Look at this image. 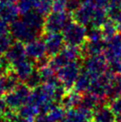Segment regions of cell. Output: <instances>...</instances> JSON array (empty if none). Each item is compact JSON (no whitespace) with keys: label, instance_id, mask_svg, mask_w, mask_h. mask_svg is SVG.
Listing matches in <instances>:
<instances>
[{"label":"cell","instance_id":"7a4b0ae2","mask_svg":"<svg viewBox=\"0 0 121 122\" xmlns=\"http://www.w3.org/2000/svg\"><path fill=\"white\" fill-rule=\"evenodd\" d=\"M63 38L65 43L70 46H82L86 42V34L83 25L78 22H70L63 29Z\"/></svg>","mask_w":121,"mask_h":122},{"label":"cell","instance_id":"f546056e","mask_svg":"<svg viewBox=\"0 0 121 122\" xmlns=\"http://www.w3.org/2000/svg\"><path fill=\"white\" fill-rule=\"evenodd\" d=\"M3 122H16V120H7V119H4Z\"/></svg>","mask_w":121,"mask_h":122},{"label":"cell","instance_id":"6da1fadb","mask_svg":"<svg viewBox=\"0 0 121 122\" xmlns=\"http://www.w3.org/2000/svg\"><path fill=\"white\" fill-rule=\"evenodd\" d=\"M31 89L25 83L19 84L12 91L5 95V100L8 109L17 112L29 101Z\"/></svg>","mask_w":121,"mask_h":122},{"label":"cell","instance_id":"9a60e30c","mask_svg":"<svg viewBox=\"0 0 121 122\" xmlns=\"http://www.w3.org/2000/svg\"><path fill=\"white\" fill-rule=\"evenodd\" d=\"M115 115L109 106L101 105L94 112V122H115Z\"/></svg>","mask_w":121,"mask_h":122},{"label":"cell","instance_id":"d4e9b609","mask_svg":"<svg viewBox=\"0 0 121 122\" xmlns=\"http://www.w3.org/2000/svg\"><path fill=\"white\" fill-rule=\"evenodd\" d=\"M69 0H53V6L54 11H62L65 6H67Z\"/></svg>","mask_w":121,"mask_h":122},{"label":"cell","instance_id":"30bf717a","mask_svg":"<svg viewBox=\"0 0 121 122\" xmlns=\"http://www.w3.org/2000/svg\"><path fill=\"white\" fill-rule=\"evenodd\" d=\"M104 57L107 61H117L121 59V36H116L107 41L104 46Z\"/></svg>","mask_w":121,"mask_h":122},{"label":"cell","instance_id":"603a6c76","mask_svg":"<svg viewBox=\"0 0 121 122\" xmlns=\"http://www.w3.org/2000/svg\"><path fill=\"white\" fill-rule=\"evenodd\" d=\"M109 107L117 117L121 116V97L111 99L109 103Z\"/></svg>","mask_w":121,"mask_h":122},{"label":"cell","instance_id":"7c38bea8","mask_svg":"<svg viewBox=\"0 0 121 122\" xmlns=\"http://www.w3.org/2000/svg\"><path fill=\"white\" fill-rule=\"evenodd\" d=\"M13 66H14L13 68L14 73L16 75L20 81L24 82V83L35 71V66L33 65V63L26 59L19 61L18 63Z\"/></svg>","mask_w":121,"mask_h":122},{"label":"cell","instance_id":"9c48e42d","mask_svg":"<svg viewBox=\"0 0 121 122\" xmlns=\"http://www.w3.org/2000/svg\"><path fill=\"white\" fill-rule=\"evenodd\" d=\"M44 42L46 48L47 55L54 56L63 49V45L65 43L63 36L59 32L47 33L45 36Z\"/></svg>","mask_w":121,"mask_h":122},{"label":"cell","instance_id":"f1b7e54d","mask_svg":"<svg viewBox=\"0 0 121 122\" xmlns=\"http://www.w3.org/2000/svg\"><path fill=\"white\" fill-rule=\"evenodd\" d=\"M4 119H5V117H4V113H3V112H0V122H3Z\"/></svg>","mask_w":121,"mask_h":122},{"label":"cell","instance_id":"e0dca14e","mask_svg":"<svg viewBox=\"0 0 121 122\" xmlns=\"http://www.w3.org/2000/svg\"><path fill=\"white\" fill-rule=\"evenodd\" d=\"M121 97V73L113 75L107 92V98L115 99Z\"/></svg>","mask_w":121,"mask_h":122},{"label":"cell","instance_id":"d6986e66","mask_svg":"<svg viewBox=\"0 0 121 122\" xmlns=\"http://www.w3.org/2000/svg\"><path fill=\"white\" fill-rule=\"evenodd\" d=\"M26 50L22 46H15L14 47H13L10 50V52L8 53L7 55V60L10 62L11 64H16L19 61H22L25 59L26 56Z\"/></svg>","mask_w":121,"mask_h":122},{"label":"cell","instance_id":"44dd1931","mask_svg":"<svg viewBox=\"0 0 121 122\" xmlns=\"http://www.w3.org/2000/svg\"><path fill=\"white\" fill-rule=\"evenodd\" d=\"M34 7L40 14H48L53 6V0H33Z\"/></svg>","mask_w":121,"mask_h":122},{"label":"cell","instance_id":"8fae6325","mask_svg":"<svg viewBox=\"0 0 121 122\" xmlns=\"http://www.w3.org/2000/svg\"><path fill=\"white\" fill-rule=\"evenodd\" d=\"M25 50L28 56L36 61L47 56L46 48H45L44 41L37 40V39L30 41L25 47Z\"/></svg>","mask_w":121,"mask_h":122},{"label":"cell","instance_id":"cb8c5ba5","mask_svg":"<svg viewBox=\"0 0 121 122\" xmlns=\"http://www.w3.org/2000/svg\"><path fill=\"white\" fill-rule=\"evenodd\" d=\"M110 71L115 74L121 73V59L110 62Z\"/></svg>","mask_w":121,"mask_h":122},{"label":"cell","instance_id":"ac0fdd59","mask_svg":"<svg viewBox=\"0 0 121 122\" xmlns=\"http://www.w3.org/2000/svg\"><path fill=\"white\" fill-rule=\"evenodd\" d=\"M103 102H104V100L99 98L95 95L88 92V94L83 95V99H82V102H81L80 106L86 109H88L92 112H94L96 109L101 106Z\"/></svg>","mask_w":121,"mask_h":122},{"label":"cell","instance_id":"83f0119b","mask_svg":"<svg viewBox=\"0 0 121 122\" xmlns=\"http://www.w3.org/2000/svg\"><path fill=\"white\" fill-rule=\"evenodd\" d=\"M7 71H8V68H7L6 66L4 64V63L0 62V76L8 73Z\"/></svg>","mask_w":121,"mask_h":122},{"label":"cell","instance_id":"7402d4cb","mask_svg":"<svg viewBox=\"0 0 121 122\" xmlns=\"http://www.w3.org/2000/svg\"><path fill=\"white\" fill-rule=\"evenodd\" d=\"M43 82L40 78V75L38 73V71H34L32 75L30 76V78H28L25 84L30 88V89H34V88L37 87L38 86H40Z\"/></svg>","mask_w":121,"mask_h":122},{"label":"cell","instance_id":"ba28073f","mask_svg":"<svg viewBox=\"0 0 121 122\" xmlns=\"http://www.w3.org/2000/svg\"><path fill=\"white\" fill-rule=\"evenodd\" d=\"M94 112L82 106L68 109L60 122H91L93 120Z\"/></svg>","mask_w":121,"mask_h":122},{"label":"cell","instance_id":"5b68a950","mask_svg":"<svg viewBox=\"0 0 121 122\" xmlns=\"http://www.w3.org/2000/svg\"><path fill=\"white\" fill-rule=\"evenodd\" d=\"M108 65L105 57L99 55L88 56L84 61V71L90 75L92 78H95L107 71Z\"/></svg>","mask_w":121,"mask_h":122},{"label":"cell","instance_id":"1f68e13d","mask_svg":"<svg viewBox=\"0 0 121 122\" xmlns=\"http://www.w3.org/2000/svg\"><path fill=\"white\" fill-rule=\"evenodd\" d=\"M117 120H118L119 122H121V116H118V118H117Z\"/></svg>","mask_w":121,"mask_h":122},{"label":"cell","instance_id":"ffe728a7","mask_svg":"<svg viewBox=\"0 0 121 122\" xmlns=\"http://www.w3.org/2000/svg\"><path fill=\"white\" fill-rule=\"evenodd\" d=\"M65 110L61 105H54L45 113L48 122H60L65 115Z\"/></svg>","mask_w":121,"mask_h":122},{"label":"cell","instance_id":"5bb4252c","mask_svg":"<svg viewBox=\"0 0 121 122\" xmlns=\"http://www.w3.org/2000/svg\"><path fill=\"white\" fill-rule=\"evenodd\" d=\"M82 99H83V95L79 93V92L76 91H67L63 98L60 101V104L63 106L65 109H71L76 108L81 105L82 102Z\"/></svg>","mask_w":121,"mask_h":122},{"label":"cell","instance_id":"52a82bcc","mask_svg":"<svg viewBox=\"0 0 121 122\" xmlns=\"http://www.w3.org/2000/svg\"><path fill=\"white\" fill-rule=\"evenodd\" d=\"M69 19L62 11H55L53 14H50L45 20L44 30L47 33L59 32L68 25Z\"/></svg>","mask_w":121,"mask_h":122},{"label":"cell","instance_id":"8992f818","mask_svg":"<svg viewBox=\"0 0 121 122\" xmlns=\"http://www.w3.org/2000/svg\"><path fill=\"white\" fill-rule=\"evenodd\" d=\"M113 75H114L113 72H111V71H107L97 78H93L90 89L88 92L95 95L99 98L105 100L107 98L108 88H109V86H110Z\"/></svg>","mask_w":121,"mask_h":122},{"label":"cell","instance_id":"484cf974","mask_svg":"<svg viewBox=\"0 0 121 122\" xmlns=\"http://www.w3.org/2000/svg\"><path fill=\"white\" fill-rule=\"evenodd\" d=\"M16 122H36V118H27L17 115Z\"/></svg>","mask_w":121,"mask_h":122},{"label":"cell","instance_id":"d6a6232c","mask_svg":"<svg viewBox=\"0 0 121 122\" xmlns=\"http://www.w3.org/2000/svg\"><path fill=\"white\" fill-rule=\"evenodd\" d=\"M115 122H119V121H118V120H116V121H115Z\"/></svg>","mask_w":121,"mask_h":122},{"label":"cell","instance_id":"277c9868","mask_svg":"<svg viewBox=\"0 0 121 122\" xmlns=\"http://www.w3.org/2000/svg\"><path fill=\"white\" fill-rule=\"evenodd\" d=\"M81 56V51L75 46H68L55 54L49 61V65L54 71L64 67L71 62L77 61Z\"/></svg>","mask_w":121,"mask_h":122},{"label":"cell","instance_id":"2e32d148","mask_svg":"<svg viewBox=\"0 0 121 122\" xmlns=\"http://www.w3.org/2000/svg\"><path fill=\"white\" fill-rule=\"evenodd\" d=\"M93 78L90 77V75L86 73L83 70L81 71L79 76L77 77V80L74 84V90L79 92L81 94H85L86 92H88L90 89L91 84H92Z\"/></svg>","mask_w":121,"mask_h":122},{"label":"cell","instance_id":"3957f363","mask_svg":"<svg viewBox=\"0 0 121 122\" xmlns=\"http://www.w3.org/2000/svg\"><path fill=\"white\" fill-rule=\"evenodd\" d=\"M81 72V67L77 61L71 62L57 71V77L67 91L74 86L77 77Z\"/></svg>","mask_w":121,"mask_h":122},{"label":"cell","instance_id":"4316f807","mask_svg":"<svg viewBox=\"0 0 121 122\" xmlns=\"http://www.w3.org/2000/svg\"><path fill=\"white\" fill-rule=\"evenodd\" d=\"M8 107H7V104L5 102V97H2L0 96V112H5L6 111Z\"/></svg>","mask_w":121,"mask_h":122},{"label":"cell","instance_id":"4dcf8cb0","mask_svg":"<svg viewBox=\"0 0 121 122\" xmlns=\"http://www.w3.org/2000/svg\"><path fill=\"white\" fill-rule=\"evenodd\" d=\"M118 28H119V30H120V29H121V18H120V19H119V24H118Z\"/></svg>","mask_w":121,"mask_h":122},{"label":"cell","instance_id":"4fadbf2b","mask_svg":"<svg viewBox=\"0 0 121 122\" xmlns=\"http://www.w3.org/2000/svg\"><path fill=\"white\" fill-rule=\"evenodd\" d=\"M20 84V80L13 72L0 76V96L5 95Z\"/></svg>","mask_w":121,"mask_h":122}]
</instances>
